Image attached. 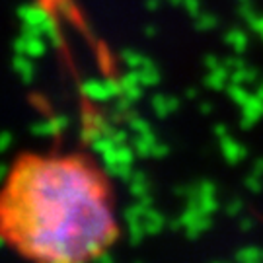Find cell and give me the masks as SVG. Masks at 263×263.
Segmentation results:
<instances>
[{"mask_svg":"<svg viewBox=\"0 0 263 263\" xmlns=\"http://www.w3.org/2000/svg\"><path fill=\"white\" fill-rule=\"evenodd\" d=\"M109 197L84 154H22L0 189V236L31 263H94L119 236Z\"/></svg>","mask_w":263,"mask_h":263,"instance_id":"1","label":"cell"},{"mask_svg":"<svg viewBox=\"0 0 263 263\" xmlns=\"http://www.w3.org/2000/svg\"><path fill=\"white\" fill-rule=\"evenodd\" d=\"M142 224H144L148 234H156V232L162 230V226H164V216L160 215V213H154L152 209H148L144 218H142Z\"/></svg>","mask_w":263,"mask_h":263,"instance_id":"2","label":"cell"},{"mask_svg":"<svg viewBox=\"0 0 263 263\" xmlns=\"http://www.w3.org/2000/svg\"><path fill=\"white\" fill-rule=\"evenodd\" d=\"M129 183H131V193L137 199L148 197L146 195L148 193V181H146V178L142 174H133L131 178H129Z\"/></svg>","mask_w":263,"mask_h":263,"instance_id":"3","label":"cell"},{"mask_svg":"<svg viewBox=\"0 0 263 263\" xmlns=\"http://www.w3.org/2000/svg\"><path fill=\"white\" fill-rule=\"evenodd\" d=\"M238 261L240 263H263V252L257 248H246L238 252Z\"/></svg>","mask_w":263,"mask_h":263,"instance_id":"4","label":"cell"},{"mask_svg":"<svg viewBox=\"0 0 263 263\" xmlns=\"http://www.w3.org/2000/svg\"><path fill=\"white\" fill-rule=\"evenodd\" d=\"M10 144V135H0V152H4Z\"/></svg>","mask_w":263,"mask_h":263,"instance_id":"5","label":"cell"},{"mask_svg":"<svg viewBox=\"0 0 263 263\" xmlns=\"http://www.w3.org/2000/svg\"><path fill=\"white\" fill-rule=\"evenodd\" d=\"M98 263H113V259H109V257H107V254H104L100 259H98Z\"/></svg>","mask_w":263,"mask_h":263,"instance_id":"6","label":"cell"}]
</instances>
